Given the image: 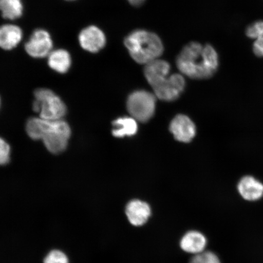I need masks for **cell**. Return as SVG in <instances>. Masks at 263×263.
<instances>
[{
  "label": "cell",
  "mask_w": 263,
  "mask_h": 263,
  "mask_svg": "<svg viewBox=\"0 0 263 263\" xmlns=\"http://www.w3.org/2000/svg\"><path fill=\"white\" fill-rule=\"evenodd\" d=\"M176 64L183 74L195 80L213 77L219 67L218 52L211 45L191 42L181 51Z\"/></svg>",
  "instance_id": "obj_1"
},
{
  "label": "cell",
  "mask_w": 263,
  "mask_h": 263,
  "mask_svg": "<svg viewBox=\"0 0 263 263\" xmlns=\"http://www.w3.org/2000/svg\"><path fill=\"white\" fill-rule=\"evenodd\" d=\"M26 131L31 139L42 140L49 152L54 154L64 152L71 134V128L65 121L47 120L40 117L29 118Z\"/></svg>",
  "instance_id": "obj_2"
},
{
  "label": "cell",
  "mask_w": 263,
  "mask_h": 263,
  "mask_svg": "<svg viewBox=\"0 0 263 263\" xmlns=\"http://www.w3.org/2000/svg\"><path fill=\"white\" fill-rule=\"evenodd\" d=\"M124 45L132 58L140 64H147L162 54L164 47L157 34L145 30L134 31L128 35Z\"/></svg>",
  "instance_id": "obj_3"
},
{
  "label": "cell",
  "mask_w": 263,
  "mask_h": 263,
  "mask_svg": "<svg viewBox=\"0 0 263 263\" xmlns=\"http://www.w3.org/2000/svg\"><path fill=\"white\" fill-rule=\"evenodd\" d=\"M34 95L35 100L32 103V109L39 113L43 119L62 120L67 114L64 102L54 91L48 88H38Z\"/></svg>",
  "instance_id": "obj_4"
},
{
  "label": "cell",
  "mask_w": 263,
  "mask_h": 263,
  "mask_svg": "<svg viewBox=\"0 0 263 263\" xmlns=\"http://www.w3.org/2000/svg\"><path fill=\"white\" fill-rule=\"evenodd\" d=\"M156 95L149 91L139 90L130 94L127 101L128 111L135 120L147 122L155 113Z\"/></svg>",
  "instance_id": "obj_5"
},
{
  "label": "cell",
  "mask_w": 263,
  "mask_h": 263,
  "mask_svg": "<svg viewBox=\"0 0 263 263\" xmlns=\"http://www.w3.org/2000/svg\"><path fill=\"white\" fill-rule=\"evenodd\" d=\"M185 86V79L179 74L169 76L165 80L153 87L154 95L161 100H176L182 93Z\"/></svg>",
  "instance_id": "obj_6"
},
{
  "label": "cell",
  "mask_w": 263,
  "mask_h": 263,
  "mask_svg": "<svg viewBox=\"0 0 263 263\" xmlns=\"http://www.w3.org/2000/svg\"><path fill=\"white\" fill-rule=\"evenodd\" d=\"M52 49V41L51 36L44 29L35 31L25 45L26 52L30 57L35 58L48 57Z\"/></svg>",
  "instance_id": "obj_7"
},
{
  "label": "cell",
  "mask_w": 263,
  "mask_h": 263,
  "mask_svg": "<svg viewBox=\"0 0 263 263\" xmlns=\"http://www.w3.org/2000/svg\"><path fill=\"white\" fill-rule=\"evenodd\" d=\"M81 47L90 52H97L106 44L104 32L95 26H90L82 30L79 35Z\"/></svg>",
  "instance_id": "obj_8"
},
{
  "label": "cell",
  "mask_w": 263,
  "mask_h": 263,
  "mask_svg": "<svg viewBox=\"0 0 263 263\" xmlns=\"http://www.w3.org/2000/svg\"><path fill=\"white\" fill-rule=\"evenodd\" d=\"M175 139L180 142L189 143L196 136V126L190 118L184 115H177L170 126Z\"/></svg>",
  "instance_id": "obj_9"
},
{
  "label": "cell",
  "mask_w": 263,
  "mask_h": 263,
  "mask_svg": "<svg viewBox=\"0 0 263 263\" xmlns=\"http://www.w3.org/2000/svg\"><path fill=\"white\" fill-rule=\"evenodd\" d=\"M126 215L132 225L141 226L146 223L151 215V207L139 199L131 200L126 207Z\"/></svg>",
  "instance_id": "obj_10"
},
{
  "label": "cell",
  "mask_w": 263,
  "mask_h": 263,
  "mask_svg": "<svg viewBox=\"0 0 263 263\" xmlns=\"http://www.w3.org/2000/svg\"><path fill=\"white\" fill-rule=\"evenodd\" d=\"M239 195L248 201H256L263 197V183L252 176L242 177L237 185Z\"/></svg>",
  "instance_id": "obj_11"
},
{
  "label": "cell",
  "mask_w": 263,
  "mask_h": 263,
  "mask_svg": "<svg viewBox=\"0 0 263 263\" xmlns=\"http://www.w3.org/2000/svg\"><path fill=\"white\" fill-rule=\"evenodd\" d=\"M170 65L165 61L156 59L146 65L144 73L153 88L169 77Z\"/></svg>",
  "instance_id": "obj_12"
},
{
  "label": "cell",
  "mask_w": 263,
  "mask_h": 263,
  "mask_svg": "<svg viewBox=\"0 0 263 263\" xmlns=\"http://www.w3.org/2000/svg\"><path fill=\"white\" fill-rule=\"evenodd\" d=\"M206 244L205 236L194 230L187 232L180 241V247L183 251L195 255L204 251Z\"/></svg>",
  "instance_id": "obj_13"
},
{
  "label": "cell",
  "mask_w": 263,
  "mask_h": 263,
  "mask_svg": "<svg viewBox=\"0 0 263 263\" xmlns=\"http://www.w3.org/2000/svg\"><path fill=\"white\" fill-rule=\"evenodd\" d=\"M23 32L21 28L14 25H5L0 27V48L11 50L21 42Z\"/></svg>",
  "instance_id": "obj_14"
},
{
  "label": "cell",
  "mask_w": 263,
  "mask_h": 263,
  "mask_svg": "<svg viewBox=\"0 0 263 263\" xmlns=\"http://www.w3.org/2000/svg\"><path fill=\"white\" fill-rule=\"evenodd\" d=\"M48 63L49 67L58 73H67L71 64L70 55L65 49L52 51L48 55Z\"/></svg>",
  "instance_id": "obj_15"
},
{
  "label": "cell",
  "mask_w": 263,
  "mask_h": 263,
  "mask_svg": "<svg viewBox=\"0 0 263 263\" xmlns=\"http://www.w3.org/2000/svg\"><path fill=\"white\" fill-rule=\"evenodd\" d=\"M137 121L133 117L118 118L112 123L115 127L112 130L113 136L118 138L134 136L138 130Z\"/></svg>",
  "instance_id": "obj_16"
},
{
  "label": "cell",
  "mask_w": 263,
  "mask_h": 263,
  "mask_svg": "<svg viewBox=\"0 0 263 263\" xmlns=\"http://www.w3.org/2000/svg\"><path fill=\"white\" fill-rule=\"evenodd\" d=\"M248 37L254 39L253 51L256 57L263 58V21H258L249 26L246 31Z\"/></svg>",
  "instance_id": "obj_17"
},
{
  "label": "cell",
  "mask_w": 263,
  "mask_h": 263,
  "mask_svg": "<svg viewBox=\"0 0 263 263\" xmlns=\"http://www.w3.org/2000/svg\"><path fill=\"white\" fill-rule=\"evenodd\" d=\"M0 11L4 18L15 20L21 17L23 14L21 0H0Z\"/></svg>",
  "instance_id": "obj_18"
},
{
  "label": "cell",
  "mask_w": 263,
  "mask_h": 263,
  "mask_svg": "<svg viewBox=\"0 0 263 263\" xmlns=\"http://www.w3.org/2000/svg\"><path fill=\"white\" fill-rule=\"evenodd\" d=\"M42 263H71V259L64 249L53 248L45 253Z\"/></svg>",
  "instance_id": "obj_19"
},
{
  "label": "cell",
  "mask_w": 263,
  "mask_h": 263,
  "mask_svg": "<svg viewBox=\"0 0 263 263\" xmlns=\"http://www.w3.org/2000/svg\"><path fill=\"white\" fill-rule=\"evenodd\" d=\"M189 263H221V262L215 253L203 251L194 256Z\"/></svg>",
  "instance_id": "obj_20"
},
{
  "label": "cell",
  "mask_w": 263,
  "mask_h": 263,
  "mask_svg": "<svg viewBox=\"0 0 263 263\" xmlns=\"http://www.w3.org/2000/svg\"><path fill=\"white\" fill-rule=\"evenodd\" d=\"M11 147L6 141L0 137V165H5L10 161Z\"/></svg>",
  "instance_id": "obj_21"
},
{
  "label": "cell",
  "mask_w": 263,
  "mask_h": 263,
  "mask_svg": "<svg viewBox=\"0 0 263 263\" xmlns=\"http://www.w3.org/2000/svg\"><path fill=\"white\" fill-rule=\"evenodd\" d=\"M131 5L134 6H139L145 2V0H127Z\"/></svg>",
  "instance_id": "obj_22"
},
{
  "label": "cell",
  "mask_w": 263,
  "mask_h": 263,
  "mask_svg": "<svg viewBox=\"0 0 263 263\" xmlns=\"http://www.w3.org/2000/svg\"><path fill=\"white\" fill-rule=\"evenodd\" d=\"M0 105H1V98H0Z\"/></svg>",
  "instance_id": "obj_23"
},
{
  "label": "cell",
  "mask_w": 263,
  "mask_h": 263,
  "mask_svg": "<svg viewBox=\"0 0 263 263\" xmlns=\"http://www.w3.org/2000/svg\"><path fill=\"white\" fill-rule=\"evenodd\" d=\"M68 1H71V0H68Z\"/></svg>",
  "instance_id": "obj_24"
}]
</instances>
